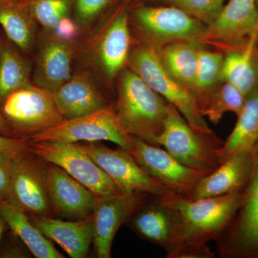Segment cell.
I'll use <instances>...</instances> for the list:
<instances>
[{"label": "cell", "instance_id": "23", "mask_svg": "<svg viewBox=\"0 0 258 258\" xmlns=\"http://www.w3.org/2000/svg\"><path fill=\"white\" fill-rule=\"evenodd\" d=\"M32 58L0 30V100L20 88L33 84Z\"/></svg>", "mask_w": 258, "mask_h": 258}, {"label": "cell", "instance_id": "4", "mask_svg": "<svg viewBox=\"0 0 258 258\" xmlns=\"http://www.w3.org/2000/svg\"><path fill=\"white\" fill-rule=\"evenodd\" d=\"M128 20L132 39L154 50L180 40L203 43L207 30L205 24L172 5L152 6L134 0Z\"/></svg>", "mask_w": 258, "mask_h": 258}, {"label": "cell", "instance_id": "13", "mask_svg": "<svg viewBox=\"0 0 258 258\" xmlns=\"http://www.w3.org/2000/svg\"><path fill=\"white\" fill-rule=\"evenodd\" d=\"M129 152L147 174L187 200L200 180L209 174L184 165L167 151L139 137Z\"/></svg>", "mask_w": 258, "mask_h": 258}, {"label": "cell", "instance_id": "34", "mask_svg": "<svg viewBox=\"0 0 258 258\" xmlns=\"http://www.w3.org/2000/svg\"><path fill=\"white\" fill-rule=\"evenodd\" d=\"M51 32L58 38L68 41H76L81 35L77 24L71 16L62 18Z\"/></svg>", "mask_w": 258, "mask_h": 258}, {"label": "cell", "instance_id": "11", "mask_svg": "<svg viewBox=\"0 0 258 258\" xmlns=\"http://www.w3.org/2000/svg\"><path fill=\"white\" fill-rule=\"evenodd\" d=\"M81 145L120 193L146 194L160 198L176 195L147 174L126 149L120 147L110 149L100 142H85Z\"/></svg>", "mask_w": 258, "mask_h": 258}, {"label": "cell", "instance_id": "33", "mask_svg": "<svg viewBox=\"0 0 258 258\" xmlns=\"http://www.w3.org/2000/svg\"><path fill=\"white\" fill-rule=\"evenodd\" d=\"M22 243L24 242L13 231L7 230L0 242V257H26V252Z\"/></svg>", "mask_w": 258, "mask_h": 258}, {"label": "cell", "instance_id": "29", "mask_svg": "<svg viewBox=\"0 0 258 258\" xmlns=\"http://www.w3.org/2000/svg\"><path fill=\"white\" fill-rule=\"evenodd\" d=\"M246 96L231 83L221 81L209 97L208 103L202 113L217 124L227 112L238 116L243 108Z\"/></svg>", "mask_w": 258, "mask_h": 258}, {"label": "cell", "instance_id": "3", "mask_svg": "<svg viewBox=\"0 0 258 258\" xmlns=\"http://www.w3.org/2000/svg\"><path fill=\"white\" fill-rule=\"evenodd\" d=\"M115 82L113 108L123 130L143 140L159 135L167 116L169 102L127 66Z\"/></svg>", "mask_w": 258, "mask_h": 258}, {"label": "cell", "instance_id": "32", "mask_svg": "<svg viewBox=\"0 0 258 258\" xmlns=\"http://www.w3.org/2000/svg\"><path fill=\"white\" fill-rule=\"evenodd\" d=\"M172 6L205 24L213 23L223 10L226 0H166Z\"/></svg>", "mask_w": 258, "mask_h": 258}, {"label": "cell", "instance_id": "7", "mask_svg": "<svg viewBox=\"0 0 258 258\" xmlns=\"http://www.w3.org/2000/svg\"><path fill=\"white\" fill-rule=\"evenodd\" d=\"M0 111L15 138L28 139L64 120L50 91L32 84L0 100Z\"/></svg>", "mask_w": 258, "mask_h": 258}, {"label": "cell", "instance_id": "1", "mask_svg": "<svg viewBox=\"0 0 258 258\" xmlns=\"http://www.w3.org/2000/svg\"><path fill=\"white\" fill-rule=\"evenodd\" d=\"M243 192L189 200L175 195L171 203L176 211L174 248L167 258H215L208 247L233 220Z\"/></svg>", "mask_w": 258, "mask_h": 258}, {"label": "cell", "instance_id": "24", "mask_svg": "<svg viewBox=\"0 0 258 258\" xmlns=\"http://www.w3.org/2000/svg\"><path fill=\"white\" fill-rule=\"evenodd\" d=\"M0 215L10 230L18 236L37 258H63L53 244L34 225L28 214L14 205L0 200Z\"/></svg>", "mask_w": 258, "mask_h": 258}, {"label": "cell", "instance_id": "35", "mask_svg": "<svg viewBox=\"0 0 258 258\" xmlns=\"http://www.w3.org/2000/svg\"><path fill=\"white\" fill-rule=\"evenodd\" d=\"M13 157L0 154V200H6L9 192Z\"/></svg>", "mask_w": 258, "mask_h": 258}, {"label": "cell", "instance_id": "40", "mask_svg": "<svg viewBox=\"0 0 258 258\" xmlns=\"http://www.w3.org/2000/svg\"><path fill=\"white\" fill-rule=\"evenodd\" d=\"M134 1H157V0H134ZM159 1H160V0H159Z\"/></svg>", "mask_w": 258, "mask_h": 258}, {"label": "cell", "instance_id": "16", "mask_svg": "<svg viewBox=\"0 0 258 258\" xmlns=\"http://www.w3.org/2000/svg\"><path fill=\"white\" fill-rule=\"evenodd\" d=\"M258 40L256 0H229L217 20L207 26L203 43L223 47L226 50L245 46L251 39Z\"/></svg>", "mask_w": 258, "mask_h": 258}, {"label": "cell", "instance_id": "27", "mask_svg": "<svg viewBox=\"0 0 258 258\" xmlns=\"http://www.w3.org/2000/svg\"><path fill=\"white\" fill-rule=\"evenodd\" d=\"M237 118L235 128L222 147L220 164L235 151L253 147L258 140V85L246 96L243 108Z\"/></svg>", "mask_w": 258, "mask_h": 258}, {"label": "cell", "instance_id": "41", "mask_svg": "<svg viewBox=\"0 0 258 258\" xmlns=\"http://www.w3.org/2000/svg\"><path fill=\"white\" fill-rule=\"evenodd\" d=\"M257 1V12H258V0H256Z\"/></svg>", "mask_w": 258, "mask_h": 258}, {"label": "cell", "instance_id": "17", "mask_svg": "<svg viewBox=\"0 0 258 258\" xmlns=\"http://www.w3.org/2000/svg\"><path fill=\"white\" fill-rule=\"evenodd\" d=\"M48 164L46 182L52 212L71 220L92 215L98 197L60 166Z\"/></svg>", "mask_w": 258, "mask_h": 258}, {"label": "cell", "instance_id": "43", "mask_svg": "<svg viewBox=\"0 0 258 258\" xmlns=\"http://www.w3.org/2000/svg\"><path fill=\"white\" fill-rule=\"evenodd\" d=\"M20 1H21V2H22V1H23V0H20Z\"/></svg>", "mask_w": 258, "mask_h": 258}, {"label": "cell", "instance_id": "15", "mask_svg": "<svg viewBox=\"0 0 258 258\" xmlns=\"http://www.w3.org/2000/svg\"><path fill=\"white\" fill-rule=\"evenodd\" d=\"M152 195L118 193L98 197L93 210V241L98 258L111 257V246L117 231Z\"/></svg>", "mask_w": 258, "mask_h": 258}, {"label": "cell", "instance_id": "14", "mask_svg": "<svg viewBox=\"0 0 258 258\" xmlns=\"http://www.w3.org/2000/svg\"><path fill=\"white\" fill-rule=\"evenodd\" d=\"M77 42L40 29L32 55V83L53 93L69 80L74 72Z\"/></svg>", "mask_w": 258, "mask_h": 258}, {"label": "cell", "instance_id": "2", "mask_svg": "<svg viewBox=\"0 0 258 258\" xmlns=\"http://www.w3.org/2000/svg\"><path fill=\"white\" fill-rule=\"evenodd\" d=\"M132 1L120 0L96 28L78 40L79 68L91 70L101 87L109 88L126 67L132 45L128 20Z\"/></svg>", "mask_w": 258, "mask_h": 258}, {"label": "cell", "instance_id": "18", "mask_svg": "<svg viewBox=\"0 0 258 258\" xmlns=\"http://www.w3.org/2000/svg\"><path fill=\"white\" fill-rule=\"evenodd\" d=\"M52 95L64 119L90 114L113 104L88 68H79L74 71L71 77Z\"/></svg>", "mask_w": 258, "mask_h": 258}, {"label": "cell", "instance_id": "9", "mask_svg": "<svg viewBox=\"0 0 258 258\" xmlns=\"http://www.w3.org/2000/svg\"><path fill=\"white\" fill-rule=\"evenodd\" d=\"M28 142L30 152L45 162L60 166L97 196L120 193L111 178L91 159L79 142Z\"/></svg>", "mask_w": 258, "mask_h": 258}, {"label": "cell", "instance_id": "21", "mask_svg": "<svg viewBox=\"0 0 258 258\" xmlns=\"http://www.w3.org/2000/svg\"><path fill=\"white\" fill-rule=\"evenodd\" d=\"M34 225L72 258L87 257L93 241L92 215L79 220H64L28 214Z\"/></svg>", "mask_w": 258, "mask_h": 258}, {"label": "cell", "instance_id": "8", "mask_svg": "<svg viewBox=\"0 0 258 258\" xmlns=\"http://www.w3.org/2000/svg\"><path fill=\"white\" fill-rule=\"evenodd\" d=\"M252 156V172L240 208L215 241L216 254L221 258H258V140Z\"/></svg>", "mask_w": 258, "mask_h": 258}, {"label": "cell", "instance_id": "6", "mask_svg": "<svg viewBox=\"0 0 258 258\" xmlns=\"http://www.w3.org/2000/svg\"><path fill=\"white\" fill-rule=\"evenodd\" d=\"M126 66L166 101L175 106L193 128L203 133L212 132L192 93L164 69L154 49L138 42L132 43Z\"/></svg>", "mask_w": 258, "mask_h": 258}, {"label": "cell", "instance_id": "31", "mask_svg": "<svg viewBox=\"0 0 258 258\" xmlns=\"http://www.w3.org/2000/svg\"><path fill=\"white\" fill-rule=\"evenodd\" d=\"M120 0H74L71 17L81 35L96 28Z\"/></svg>", "mask_w": 258, "mask_h": 258}, {"label": "cell", "instance_id": "26", "mask_svg": "<svg viewBox=\"0 0 258 258\" xmlns=\"http://www.w3.org/2000/svg\"><path fill=\"white\" fill-rule=\"evenodd\" d=\"M258 40L252 38L245 46L227 50L224 55L221 81H226L247 96L258 85V70L253 60V51Z\"/></svg>", "mask_w": 258, "mask_h": 258}, {"label": "cell", "instance_id": "38", "mask_svg": "<svg viewBox=\"0 0 258 258\" xmlns=\"http://www.w3.org/2000/svg\"><path fill=\"white\" fill-rule=\"evenodd\" d=\"M8 228H9V227H8V224H7L4 218L0 215V242H1L3 235H4L5 232L8 230Z\"/></svg>", "mask_w": 258, "mask_h": 258}, {"label": "cell", "instance_id": "10", "mask_svg": "<svg viewBox=\"0 0 258 258\" xmlns=\"http://www.w3.org/2000/svg\"><path fill=\"white\" fill-rule=\"evenodd\" d=\"M25 139L30 142L108 141L129 152L133 147L135 137L126 133L122 128L115 115L113 103L104 109L90 114L64 119L55 126Z\"/></svg>", "mask_w": 258, "mask_h": 258}, {"label": "cell", "instance_id": "39", "mask_svg": "<svg viewBox=\"0 0 258 258\" xmlns=\"http://www.w3.org/2000/svg\"><path fill=\"white\" fill-rule=\"evenodd\" d=\"M253 60L254 64H255L256 67L258 70V47L256 46L254 47L253 51Z\"/></svg>", "mask_w": 258, "mask_h": 258}, {"label": "cell", "instance_id": "36", "mask_svg": "<svg viewBox=\"0 0 258 258\" xmlns=\"http://www.w3.org/2000/svg\"><path fill=\"white\" fill-rule=\"evenodd\" d=\"M28 149V142L26 139L6 137L0 134V154L15 157Z\"/></svg>", "mask_w": 258, "mask_h": 258}, {"label": "cell", "instance_id": "37", "mask_svg": "<svg viewBox=\"0 0 258 258\" xmlns=\"http://www.w3.org/2000/svg\"><path fill=\"white\" fill-rule=\"evenodd\" d=\"M0 134L6 136V137H14L11 129L10 128L9 125L7 123L4 117L0 111ZM15 138V137H14Z\"/></svg>", "mask_w": 258, "mask_h": 258}, {"label": "cell", "instance_id": "28", "mask_svg": "<svg viewBox=\"0 0 258 258\" xmlns=\"http://www.w3.org/2000/svg\"><path fill=\"white\" fill-rule=\"evenodd\" d=\"M223 61L221 52L205 50L203 47L199 50L192 93L201 111L206 106L213 90L221 82Z\"/></svg>", "mask_w": 258, "mask_h": 258}, {"label": "cell", "instance_id": "20", "mask_svg": "<svg viewBox=\"0 0 258 258\" xmlns=\"http://www.w3.org/2000/svg\"><path fill=\"white\" fill-rule=\"evenodd\" d=\"M252 147L232 153L216 169L200 180L188 200L243 192L252 172Z\"/></svg>", "mask_w": 258, "mask_h": 258}, {"label": "cell", "instance_id": "42", "mask_svg": "<svg viewBox=\"0 0 258 258\" xmlns=\"http://www.w3.org/2000/svg\"><path fill=\"white\" fill-rule=\"evenodd\" d=\"M26 1H28V0H23V1H22V2H23V3H25V2H26Z\"/></svg>", "mask_w": 258, "mask_h": 258}, {"label": "cell", "instance_id": "30", "mask_svg": "<svg viewBox=\"0 0 258 258\" xmlns=\"http://www.w3.org/2000/svg\"><path fill=\"white\" fill-rule=\"evenodd\" d=\"M24 3L39 28L52 32L60 20L71 16L74 0H28Z\"/></svg>", "mask_w": 258, "mask_h": 258}, {"label": "cell", "instance_id": "25", "mask_svg": "<svg viewBox=\"0 0 258 258\" xmlns=\"http://www.w3.org/2000/svg\"><path fill=\"white\" fill-rule=\"evenodd\" d=\"M202 44L180 40L155 50L164 69L191 93L195 85L198 52L203 47Z\"/></svg>", "mask_w": 258, "mask_h": 258}, {"label": "cell", "instance_id": "19", "mask_svg": "<svg viewBox=\"0 0 258 258\" xmlns=\"http://www.w3.org/2000/svg\"><path fill=\"white\" fill-rule=\"evenodd\" d=\"M173 196H150L125 223L139 237L164 249L166 257L172 252L176 238V211L171 203Z\"/></svg>", "mask_w": 258, "mask_h": 258}, {"label": "cell", "instance_id": "22", "mask_svg": "<svg viewBox=\"0 0 258 258\" xmlns=\"http://www.w3.org/2000/svg\"><path fill=\"white\" fill-rule=\"evenodd\" d=\"M0 25L7 37L32 58L40 29L27 5L20 0H0Z\"/></svg>", "mask_w": 258, "mask_h": 258}, {"label": "cell", "instance_id": "5", "mask_svg": "<svg viewBox=\"0 0 258 258\" xmlns=\"http://www.w3.org/2000/svg\"><path fill=\"white\" fill-rule=\"evenodd\" d=\"M144 141L164 147L181 164L208 174L220 166L225 144L213 132L203 133L193 128L171 103L161 133Z\"/></svg>", "mask_w": 258, "mask_h": 258}, {"label": "cell", "instance_id": "12", "mask_svg": "<svg viewBox=\"0 0 258 258\" xmlns=\"http://www.w3.org/2000/svg\"><path fill=\"white\" fill-rule=\"evenodd\" d=\"M29 150L13 157V173L6 201L30 215L50 217L46 165Z\"/></svg>", "mask_w": 258, "mask_h": 258}]
</instances>
